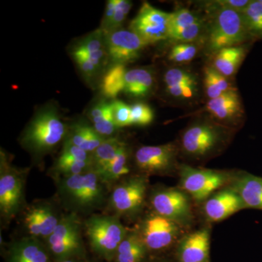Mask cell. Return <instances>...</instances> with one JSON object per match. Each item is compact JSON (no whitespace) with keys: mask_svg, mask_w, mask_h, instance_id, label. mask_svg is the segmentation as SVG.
I'll return each instance as SVG.
<instances>
[{"mask_svg":"<svg viewBox=\"0 0 262 262\" xmlns=\"http://www.w3.org/2000/svg\"><path fill=\"white\" fill-rule=\"evenodd\" d=\"M117 0H110L107 2L106 4V10H105L104 15L101 23V30L103 33L106 32L107 30L108 26L111 24L112 20L115 14V10H116Z\"/></svg>","mask_w":262,"mask_h":262,"instance_id":"7bdbcfd3","label":"cell"},{"mask_svg":"<svg viewBox=\"0 0 262 262\" xmlns=\"http://www.w3.org/2000/svg\"><path fill=\"white\" fill-rule=\"evenodd\" d=\"M61 219L50 205L32 207L25 216V223L32 237L48 239L56 228Z\"/></svg>","mask_w":262,"mask_h":262,"instance_id":"ac0fdd59","label":"cell"},{"mask_svg":"<svg viewBox=\"0 0 262 262\" xmlns=\"http://www.w3.org/2000/svg\"><path fill=\"white\" fill-rule=\"evenodd\" d=\"M59 158L63 160H77V161H92L91 155L90 156L89 153L75 146L67 139L63 144V150Z\"/></svg>","mask_w":262,"mask_h":262,"instance_id":"ab89813d","label":"cell"},{"mask_svg":"<svg viewBox=\"0 0 262 262\" xmlns=\"http://www.w3.org/2000/svg\"><path fill=\"white\" fill-rule=\"evenodd\" d=\"M201 21V19L192 11L186 8H182L170 13L169 31L184 28Z\"/></svg>","mask_w":262,"mask_h":262,"instance_id":"e575fe53","label":"cell"},{"mask_svg":"<svg viewBox=\"0 0 262 262\" xmlns=\"http://www.w3.org/2000/svg\"><path fill=\"white\" fill-rule=\"evenodd\" d=\"M66 127L56 108H43L24 131L21 144L37 155L49 152L66 135Z\"/></svg>","mask_w":262,"mask_h":262,"instance_id":"7a4b0ae2","label":"cell"},{"mask_svg":"<svg viewBox=\"0 0 262 262\" xmlns=\"http://www.w3.org/2000/svg\"><path fill=\"white\" fill-rule=\"evenodd\" d=\"M211 232L203 228L186 234L179 241V262H210Z\"/></svg>","mask_w":262,"mask_h":262,"instance_id":"e0dca14e","label":"cell"},{"mask_svg":"<svg viewBox=\"0 0 262 262\" xmlns=\"http://www.w3.org/2000/svg\"><path fill=\"white\" fill-rule=\"evenodd\" d=\"M9 262H49L46 248L37 237H31L16 241L9 251Z\"/></svg>","mask_w":262,"mask_h":262,"instance_id":"44dd1931","label":"cell"},{"mask_svg":"<svg viewBox=\"0 0 262 262\" xmlns=\"http://www.w3.org/2000/svg\"><path fill=\"white\" fill-rule=\"evenodd\" d=\"M155 213L173 221L181 227L192 223V205L189 195L180 188H160L150 198Z\"/></svg>","mask_w":262,"mask_h":262,"instance_id":"52a82bcc","label":"cell"},{"mask_svg":"<svg viewBox=\"0 0 262 262\" xmlns=\"http://www.w3.org/2000/svg\"><path fill=\"white\" fill-rule=\"evenodd\" d=\"M154 86V77L146 69L127 71L124 92L132 97L142 98L149 95Z\"/></svg>","mask_w":262,"mask_h":262,"instance_id":"603a6c76","label":"cell"},{"mask_svg":"<svg viewBox=\"0 0 262 262\" xmlns=\"http://www.w3.org/2000/svg\"><path fill=\"white\" fill-rule=\"evenodd\" d=\"M203 27V22L201 21L184 28L169 31L168 39L179 43L192 42L199 37Z\"/></svg>","mask_w":262,"mask_h":262,"instance_id":"8d00e7d4","label":"cell"},{"mask_svg":"<svg viewBox=\"0 0 262 262\" xmlns=\"http://www.w3.org/2000/svg\"><path fill=\"white\" fill-rule=\"evenodd\" d=\"M105 36L108 56L115 64L125 65L135 61L148 46L130 30L118 29Z\"/></svg>","mask_w":262,"mask_h":262,"instance_id":"5bb4252c","label":"cell"},{"mask_svg":"<svg viewBox=\"0 0 262 262\" xmlns=\"http://www.w3.org/2000/svg\"><path fill=\"white\" fill-rule=\"evenodd\" d=\"M106 36L101 29H97L91 33L87 37L82 39L78 46L74 49V53H91L104 49Z\"/></svg>","mask_w":262,"mask_h":262,"instance_id":"d6a6232c","label":"cell"},{"mask_svg":"<svg viewBox=\"0 0 262 262\" xmlns=\"http://www.w3.org/2000/svg\"><path fill=\"white\" fill-rule=\"evenodd\" d=\"M129 173L128 151L125 145L119 151L115 159L98 174L103 184H110L126 177Z\"/></svg>","mask_w":262,"mask_h":262,"instance_id":"f1b7e54d","label":"cell"},{"mask_svg":"<svg viewBox=\"0 0 262 262\" xmlns=\"http://www.w3.org/2000/svg\"><path fill=\"white\" fill-rule=\"evenodd\" d=\"M93 250L102 257L111 259L128 232L117 215H93L84 224Z\"/></svg>","mask_w":262,"mask_h":262,"instance_id":"277c9868","label":"cell"},{"mask_svg":"<svg viewBox=\"0 0 262 262\" xmlns=\"http://www.w3.org/2000/svg\"><path fill=\"white\" fill-rule=\"evenodd\" d=\"M245 24L250 37L262 38V3L261 0L250 2L242 12Z\"/></svg>","mask_w":262,"mask_h":262,"instance_id":"4dcf8cb0","label":"cell"},{"mask_svg":"<svg viewBox=\"0 0 262 262\" xmlns=\"http://www.w3.org/2000/svg\"><path fill=\"white\" fill-rule=\"evenodd\" d=\"M261 3H262V0H261Z\"/></svg>","mask_w":262,"mask_h":262,"instance_id":"f6af8a7d","label":"cell"},{"mask_svg":"<svg viewBox=\"0 0 262 262\" xmlns=\"http://www.w3.org/2000/svg\"><path fill=\"white\" fill-rule=\"evenodd\" d=\"M203 74L205 94L208 99L220 97L228 91L237 89L231 83L229 78L215 70L212 66L205 67Z\"/></svg>","mask_w":262,"mask_h":262,"instance_id":"484cf974","label":"cell"},{"mask_svg":"<svg viewBox=\"0 0 262 262\" xmlns=\"http://www.w3.org/2000/svg\"><path fill=\"white\" fill-rule=\"evenodd\" d=\"M170 13L143 3L139 13L130 24V30L147 45L168 39Z\"/></svg>","mask_w":262,"mask_h":262,"instance_id":"7c38bea8","label":"cell"},{"mask_svg":"<svg viewBox=\"0 0 262 262\" xmlns=\"http://www.w3.org/2000/svg\"><path fill=\"white\" fill-rule=\"evenodd\" d=\"M248 0H218L208 2L206 3L207 8L211 10L230 9L242 12L249 5Z\"/></svg>","mask_w":262,"mask_h":262,"instance_id":"60d3db41","label":"cell"},{"mask_svg":"<svg viewBox=\"0 0 262 262\" xmlns=\"http://www.w3.org/2000/svg\"><path fill=\"white\" fill-rule=\"evenodd\" d=\"M132 5V3L127 0H117L115 14L114 15L111 24L108 26L107 30L105 32V35L120 29L119 28L125 21V18L130 12Z\"/></svg>","mask_w":262,"mask_h":262,"instance_id":"f35d334b","label":"cell"},{"mask_svg":"<svg viewBox=\"0 0 262 262\" xmlns=\"http://www.w3.org/2000/svg\"><path fill=\"white\" fill-rule=\"evenodd\" d=\"M182 228L173 221L154 213L143 221L137 232L148 251H162L180 241Z\"/></svg>","mask_w":262,"mask_h":262,"instance_id":"9c48e42d","label":"cell"},{"mask_svg":"<svg viewBox=\"0 0 262 262\" xmlns=\"http://www.w3.org/2000/svg\"><path fill=\"white\" fill-rule=\"evenodd\" d=\"M125 144L117 138H108L91 155L93 169L99 173L111 163Z\"/></svg>","mask_w":262,"mask_h":262,"instance_id":"83f0119b","label":"cell"},{"mask_svg":"<svg viewBox=\"0 0 262 262\" xmlns=\"http://www.w3.org/2000/svg\"><path fill=\"white\" fill-rule=\"evenodd\" d=\"M246 49L243 46H233L220 50L213 55L212 67L227 78L233 76L244 61Z\"/></svg>","mask_w":262,"mask_h":262,"instance_id":"7402d4cb","label":"cell"},{"mask_svg":"<svg viewBox=\"0 0 262 262\" xmlns=\"http://www.w3.org/2000/svg\"><path fill=\"white\" fill-rule=\"evenodd\" d=\"M106 138L100 135L94 127L85 123H77L72 126L67 140L88 153L94 152Z\"/></svg>","mask_w":262,"mask_h":262,"instance_id":"cb8c5ba5","label":"cell"},{"mask_svg":"<svg viewBox=\"0 0 262 262\" xmlns=\"http://www.w3.org/2000/svg\"><path fill=\"white\" fill-rule=\"evenodd\" d=\"M198 51V48L192 42L178 43L173 46L169 52L168 59L175 63H186L192 61Z\"/></svg>","mask_w":262,"mask_h":262,"instance_id":"836d02e7","label":"cell"},{"mask_svg":"<svg viewBox=\"0 0 262 262\" xmlns=\"http://www.w3.org/2000/svg\"><path fill=\"white\" fill-rule=\"evenodd\" d=\"M103 183L94 169L85 173L63 177L59 193L63 201L78 211L91 210L103 203Z\"/></svg>","mask_w":262,"mask_h":262,"instance_id":"3957f363","label":"cell"},{"mask_svg":"<svg viewBox=\"0 0 262 262\" xmlns=\"http://www.w3.org/2000/svg\"><path fill=\"white\" fill-rule=\"evenodd\" d=\"M111 104L114 120L117 127H122L132 125L130 106L120 100H115Z\"/></svg>","mask_w":262,"mask_h":262,"instance_id":"74e56055","label":"cell"},{"mask_svg":"<svg viewBox=\"0 0 262 262\" xmlns=\"http://www.w3.org/2000/svg\"><path fill=\"white\" fill-rule=\"evenodd\" d=\"M179 177L180 189L198 203H204L232 180L231 176L226 172L193 168L187 165H181Z\"/></svg>","mask_w":262,"mask_h":262,"instance_id":"8992f818","label":"cell"},{"mask_svg":"<svg viewBox=\"0 0 262 262\" xmlns=\"http://www.w3.org/2000/svg\"><path fill=\"white\" fill-rule=\"evenodd\" d=\"M0 173V211L7 220L18 213L24 200L25 178L22 172L12 168L2 155Z\"/></svg>","mask_w":262,"mask_h":262,"instance_id":"8fae6325","label":"cell"},{"mask_svg":"<svg viewBox=\"0 0 262 262\" xmlns=\"http://www.w3.org/2000/svg\"><path fill=\"white\" fill-rule=\"evenodd\" d=\"M178 148L173 143L159 146H141L136 151L137 168L148 175L170 173L175 168Z\"/></svg>","mask_w":262,"mask_h":262,"instance_id":"4fadbf2b","label":"cell"},{"mask_svg":"<svg viewBox=\"0 0 262 262\" xmlns=\"http://www.w3.org/2000/svg\"><path fill=\"white\" fill-rule=\"evenodd\" d=\"M232 128L213 120H200L188 126L181 138L184 154L194 159L208 158L225 145Z\"/></svg>","mask_w":262,"mask_h":262,"instance_id":"6da1fadb","label":"cell"},{"mask_svg":"<svg viewBox=\"0 0 262 262\" xmlns=\"http://www.w3.org/2000/svg\"><path fill=\"white\" fill-rule=\"evenodd\" d=\"M147 187L148 180L145 176L124 179L113 189L110 195V207L117 216H135L144 207Z\"/></svg>","mask_w":262,"mask_h":262,"instance_id":"ba28073f","label":"cell"},{"mask_svg":"<svg viewBox=\"0 0 262 262\" xmlns=\"http://www.w3.org/2000/svg\"><path fill=\"white\" fill-rule=\"evenodd\" d=\"M147 251L139 233L128 231L117 248V262H141Z\"/></svg>","mask_w":262,"mask_h":262,"instance_id":"d4e9b609","label":"cell"},{"mask_svg":"<svg viewBox=\"0 0 262 262\" xmlns=\"http://www.w3.org/2000/svg\"><path fill=\"white\" fill-rule=\"evenodd\" d=\"M167 92L178 99H190L198 91V80L195 76L182 69L173 68L164 75Z\"/></svg>","mask_w":262,"mask_h":262,"instance_id":"d6986e66","label":"cell"},{"mask_svg":"<svg viewBox=\"0 0 262 262\" xmlns=\"http://www.w3.org/2000/svg\"><path fill=\"white\" fill-rule=\"evenodd\" d=\"M48 247L56 257L63 260L82 251L81 225L75 213L63 217L47 239Z\"/></svg>","mask_w":262,"mask_h":262,"instance_id":"30bf717a","label":"cell"},{"mask_svg":"<svg viewBox=\"0 0 262 262\" xmlns=\"http://www.w3.org/2000/svg\"><path fill=\"white\" fill-rule=\"evenodd\" d=\"M73 58L78 64L81 72L87 77H91L94 75L98 69L94 63L87 58L80 56H73Z\"/></svg>","mask_w":262,"mask_h":262,"instance_id":"b9f144b4","label":"cell"},{"mask_svg":"<svg viewBox=\"0 0 262 262\" xmlns=\"http://www.w3.org/2000/svg\"><path fill=\"white\" fill-rule=\"evenodd\" d=\"M230 187L238 194L245 208L262 210V177L241 173L233 177Z\"/></svg>","mask_w":262,"mask_h":262,"instance_id":"ffe728a7","label":"cell"},{"mask_svg":"<svg viewBox=\"0 0 262 262\" xmlns=\"http://www.w3.org/2000/svg\"><path fill=\"white\" fill-rule=\"evenodd\" d=\"M214 15L207 40L208 53L214 55L223 48L239 46L251 37L241 12L219 10Z\"/></svg>","mask_w":262,"mask_h":262,"instance_id":"5b68a950","label":"cell"},{"mask_svg":"<svg viewBox=\"0 0 262 262\" xmlns=\"http://www.w3.org/2000/svg\"><path fill=\"white\" fill-rule=\"evenodd\" d=\"M126 72L122 64H115L108 70L101 82V92L105 97L114 98L124 91Z\"/></svg>","mask_w":262,"mask_h":262,"instance_id":"f546056e","label":"cell"},{"mask_svg":"<svg viewBox=\"0 0 262 262\" xmlns=\"http://www.w3.org/2000/svg\"><path fill=\"white\" fill-rule=\"evenodd\" d=\"M91 118L95 130L103 137L113 135L118 128L114 120L111 103L101 101L97 103L91 110Z\"/></svg>","mask_w":262,"mask_h":262,"instance_id":"4316f807","label":"cell"},{"mask_svg":"<svg viewBox=\"0 0 262 262\" xmlns=\"http://www.w3.org/2000/svg\"><path fill=\"white\" fill-rule=\"evenodd\" d=\"M61 262H76L73 259H70V258H67V259L61 260Z\"/></svg>","mask_w":262,"mask_h":262,"instance_id":"ee69618b","label":"cell"},{"mask_svg":"<svg viewBox=\"0 0 262 262\" xmlns=\"http://www.w3.org/2000/svg\"><path fill=\"white\" fill-rule=\"evenodd\" d=\"M130 113L132 125L146 126L154 120L152 110L145 103L137 102L131 105Z\"/></svg>","mask_w":262,"mask_h":262,"instance_id":"d590c367","label":"cell"},{"mask_svg":"<svg viewBox=\"0 0 262 262\" xmlns=\"http://www.w3.org/2000/svg\"><path fill=\"white\" fill-rule=\"evenodd\" d=\"M207 113L212 120L232 128L242 120L244 108L237 89L228 91L220 97L208 100L199 113Z\"/></svg>","mask_w":262,"mask_h":262,"instance_id":"9a60e30c","label":"cell"},{"mask_svg":"<svg viewBox=\"0 0 262 262\" xmlns=\"http://www.w3.org/2000/svg\"><path fill=\"white\" fill-rule=\"evenodd\" d=\"M93 169L92 161H77L73 160H63L58 158L54 165L55 173L63 177H70L89 171Z\"/></svg>","mask_w":262,"mask_h":262,"instance_id":"1f68e13d","label":"cell"},{"mask_svg":"<svg viewBox=\"0 0 262 262\" xmlns=\"http://www.w3.org/2000/svg\"><path fill=\"white\" fill-rule=\"evenodd\" d=\"M238 194L232 188L226 187L217 191L204 202L203 214L209 222H220L244 209Z\"/></svg>","mask_w":262,"mask_h":262,"instance_id":"2e32d148","label":"cell"}]
</instances>
